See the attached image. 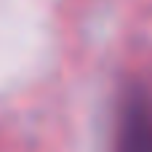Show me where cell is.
Wrapping results in <instances>:
<instances>
[{"label": "cell", "mask_w": 152, "mask_h": 152, "mask_svg": "<svg viewBox=\"0 0 152 152\" xmlns=\"http://www.w3.org/2000/svg\"><path fill=\"white\" fill-rule=\"evenodd\" d=\"M112 152H152V88L128 83L112 110Z\"/></svg>", "instance_id": "6da1fadb"}]
</instances>
